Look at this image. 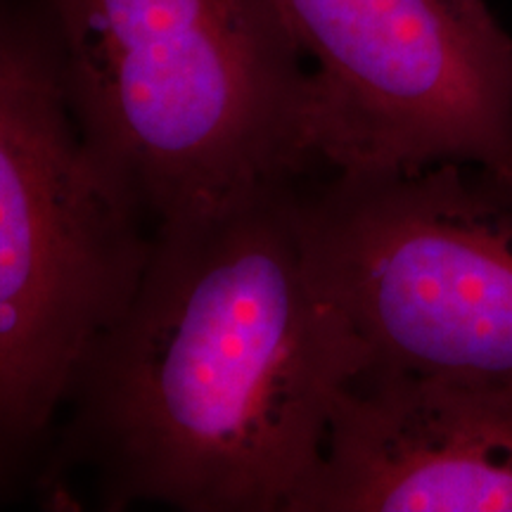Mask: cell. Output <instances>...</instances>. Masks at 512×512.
Instances as JSON below:
<instances>
[{"label":"cell","mask_w":512,"mask_h":512,"mask_svg":"<svg viewBox=\"0 0 512 512\" xmlns=\"http://www.w3.org/2000/svg\"><path fill=\"white\" fill-rule=\"evenodd\" d=\"M368 363L306 249L297 183L155 230L83 363L64 456L110 508L287 512Z\"/></svg>","instance_id":"6da1fadb"},{"label":"cell","mask_w":512,"mask_h":512,"mask_svg":"<svg viewBox=\"0 0 512 512\" xmlns=\"http://www.w3.org/2000/svg\"><path fill=\"white\" fill-rule=\"evenodd\" d=\"M69 102L152 230L316 169L304 55L275 0H34Z\"/></svg>","instance_id":"7a4b0ae2"},{"label":"cell","mask_w":512,"mask_h":512,"mask_svg":"<svg viewBox=\"0 0 512 512\" xmlns=\"http://www.w3.org/2000/svg\"><path fill=\"white\" fill-rule=\"evenodd\" d=\"M88 143L36 3L0 0V453L67 406L155 230Z\"/></svg>","instance_id":"3957f363"},{"label":"cell","mask_w":512,"mask_h":512,"mask_svg":"<svg viewBox=\"0 0 512 512\" xmlns=\"http://www.w3.org/2000/svg\"><path fill=\"white\" fill-rule=\"evenodd\" d=\"M316 275L366 366L512 384V176L446 162L299 190Z\"/></svg>","instance_id":"277c9868"},{"label":"cell","mask_w":512,"mask_h":512,"mask_svg":"<svg viewBox=\"0 0 512 512\" xmlns=\"http://www.w3.org/2000/svg\"><path fill=\"white\" fill-rule=\"evenodd\" d=\"M316 67L306 145L330 174L512 176V38L484 0H275Z\"/></svg>","instance_id":"5b68a950"},{"label":"cell","mask_w":512,"mask_h":512,"mask_svg":"<svg viewBox=\"0 0 512 512\" xmlns=\"http://www.w3.org/2000/svg\"><path fill=\"white\" fill-rule=\"evenodd\" d=\"M512 512V384L363 366L287 512Z\"/></svg>","instance_id":"8992f818"}]
</instances>
